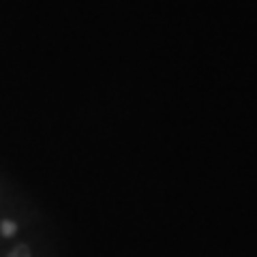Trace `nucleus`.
<instances>
[{
	"mask_svg": "<svg viewBox=\"0 0 257 257\" xmlns=\"http://www.w3.org/2000/svg\"><path fill=\"white\" fill-rule=\"evenodd\" d=\"M3 231H7V234H11V231H13V225H11V223H5V225H3Z\"/></svg>",
	"mask_w": 257,
	"mask_h": 257,
	"instance_id": "nucleus-1",
	"label": "nucleus"
}]
</instances>
